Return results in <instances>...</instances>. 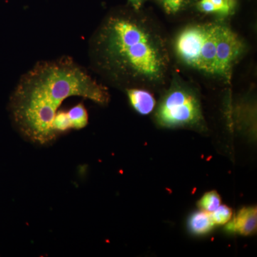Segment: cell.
<instances>
[{"mask_svg":"<svg viewBox=\"0 0 257 257\" xmlns=\"http://www.w3.org/2000/svg\"><path fill=\"white\" fill-rule=\"evenodd\" d=\"M159 101L155 112L157 124L165 128L205 130L202 103L195 87L177 75Z\"/></svg>","mask_w":257,"mask_h":257,"instance_id":"4","label":"cell"},{"mask_svg":"<svg viewBox=\"0 0 257 257\" xmlns=\"http://www.w3.org/2000/svg\"><path fill=\"white\" fill-rule=\"evenodd\" d=\"M147 0H126L128 6L132 7L135 10L143 9L144 5Z\"/></svg>","mask_w":257,"mask_h":257,"instance_id":"14","label":"cell"},{"mask_svg":"<svg viewBox=\"0 0 257 257\" xmlns=\"http://www.w3.org/2000/svg\"><path fill=\"white\" fill-rule=\"evenodd\" d=\"M256 228V207H248L242 208L239 211L234 219L228 222L226 231L248 236L254 234Z\"/></svg>","mask_w":257,"mask_h":257,"instance_id":"6","label":"cell"},{"mask_svg":"<svg viewBox=\"0 0 257 257\" xmlns=\"http://www.w3.org/2000/svg\"><path fill=\"white\" fill-rule=\"evenodd\" d=\"M211 219L214 225H224L231 220L232 210L226 205H220L215 210L210 213Z\"/></svg>","mask_w":257,"mask_h":257,"instance_id":"13","label":"cell"},{"mask_svg":"<svg viewBox=\"0 0 257 257\" xmlns=\"http://www.w3.org/2000/svg\"><path fill=\"white\" fill-rule=\"evenodd\" d=\"M155 3L169 16H177L191 10L195 0H155Z\"/></svg>","mask_w":257,"mask_h":257,"instance_id":"9","label":"cell"},{"mask_svg":"<svg viewBox=\"0 0 257 257\" xmlns=\"http://www.w3.org/2000/svg\"><path fill=\"white\" fill-rule=\"evenodd\" d=\"M73 130H82L86 127L89 121L87 109L83 103H79L67 111Z\"/></svg>","mask_w":257,"mask_h":257,"instance_id":"10","label":"cell"},{"mask_svg":"<svg viewBox=\"0 0 257 257\" xmlns=\"http://www.w3.org/2000/svg\"><path fill=\"white\" fill-rule=\"evenodd\" d=\"M221 197L216 191L206 193L198 202V207L203 211L211 213L221 205Z\"/></svg>","mask_w":257,"mask_h":257,"instance_id":"11","label":"cell"},{"mask_svg":"<svg viewBox=\"0 0 257 257\" xmlns=\"http://www.w3.org/2000/svg\"><path fill=\"white\" fill-rule=\"evenodd\" d=\"M72 96L100 106L110 100L109 91L70 56L37 62L19 79L8 102L13 126L24 138L46 145L57 138L52 128L62 103Z\"/></svg>","mask_w":257,"mask_h":257,"instance_id":"2","label":"cell"},{"mask_svg":"<svg viewBox=\"0 0 257 257\" xmlns=\"http://www.w3.org/2000/svg\"><path fill=\"white\" fill-rule=\"evenodd\" d=\"M171 50L163 32L143 9L111 8L88 42L89 67L118 89H158L170 81Z\"/></svg>","mask_w":257,"mask_h":257,"instance_id":"1","label":"cell"},{"mask_svg":"<svg viewBox=\"0 0 257 257\" xmlns=\"http://www.w3.org/2000/svg\"><path fill=\"white\" fill-rule=\"evenodd\" d=\"M214 226L210 213L203 210L193 213L188 221L189 230L196 235L208 234Z\"/></svg>","mask_w":257,"mask_h":257,"instance_id":"8","label":"cell"},{"mask_svg":"<svg viewBox=\"0 0 257 257\" xmlns=\"http://www.w3.org/2000/svg\"><path fill=\"white\" fill-rule=\"evenodd\" d=\"M128 102L134 109L142 115L150 114L156 107V99L150 90L144 88L125 89Z\"/></svg>","mask_w":257,"mask_h":257,"instance_id":"7","label":"cell"},{"mask_svg":"<svg viewBox=\"0 0 257 257\" xmlns=\"http://www.w3.org/2000/svg\"><path fill=\"white\" fill-rule=\"evenodd\" d=\"M238 7L239 0H195L191 10L199 14L225 20L234 15Z\"/></svg>","mask_w":257,"mask_h":257,"instance_id":"5","label":"cell"},{"mask_svg":"<svg viewBox=\"0 0 257 257\" xmlns=\"http://www.w3.org/2000/svg\"><path fill=\"white\" fill-rule=\"evenodd\" d=\"M52 128L57 136L72 130V124L67 111L60 110L57 112L52 124Z\"/></svg>","mask_w":257,"mask_h":257,"instance_id":"12","label":"cell"},{"mask_svg":"<svg viewBox=\"0 0 257 257\" xmlns=\"http://www.w3.org/2000/svg\"><path fill=\"white\" fill-rule=\"evenodd\" d=\"M171 47L181 65L226 84L247 50L243 39L221 19L186 25L177 32Z\"/></svg>","mask_w":257,"mask_h":257,"instance_id":"3","label":"cell"}]
</instances>
